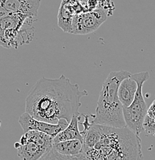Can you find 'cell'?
Listing matches in <instances>:
<instances>
[{"mask_svg":"<svg viewBox=\"0 0 155 160\" xmlns=\"http://www.w3.org/2000/svg\"><path fill=\"white\" fill-rule=\"evenodd\" d=\"M20 140L23 141H30L36 143L38 146L50 151L53 149V137L45 133L40 132L37 131H29L25 132L23 136H22Z\"/></svg>","mask_w":155,"mask_h":160,"instance_id":"4fadbf2b","label":"cell"},{"mask_svg":"<svg viewBox=\"0 0 155 160\" xmlns=\"http://www.w3.org/2000/svg\"><path fill=\"white\" fill-rule=\"evenodd\" d=\"M0 127H1V120H0Z\"/></svg>","mask_w":155,"mask_h":160,"instance_id":"e0dca14e","label":"cell"},{"mask_svg":"<svg viewBox=\"0 0 155 160\" xmlns=\"http://www.w3.org/2000/svg\"><path fill=\"white\" fill-rule=\"evenodd\" d=\"M19 123L25 132L29 131H37L49 135L53 138L66 129L69 124L65 119H60L57 124L45 122L36 119L26 112L19 117Z\"/></svg>","mask_w":155,"mask_h":160,"instance_id":"8992f818","label":"cell"},{"mask_svg":"<svg viewBox=\"0 0 155 160\" xmlns=\"http://www.w3.org/2000/svg\"><path fill=\"white\" fill-rule=\"evenodd\" d=\"M80 119V114L73 116L70 122L68 124L67 127L53 138V143L75 139L80 140V141L83 142V136H84V134H83V132L80 131L79 126H78Z\"/></svg>","mask_w":155,"mask_h":160,"instance_id":"30bf717a","label":"cell"},{"mask_svg":"<svg viewBox=\"0 0 155 160\" xmlns=\"http://www.w3.org/2000/svg\"><path fill=\"white\" fill-rule=\"evenodd\" d=\"M131 77L137 84L136 94L134 101L128 107H123V115L126 127L139 136L143 131V122L147 112V106L143 96V86L144 83L150 78L148 72L131 74Z\"/></svg>","mask_w":155,"mask_h":160,"instance_id":"277c9868","label":"cell"},{"mask_svg":"<svg viewBox=\"0 0 155 160\" xmlns=\"http://www.w3.org/2000/svg\"><path fill=\"white\" fill-rule=\"evenodd\" d=\"M147 115L149 117L153 118V119H155V100L151 103V106L147 109Z\"/></svg>","mask_w":155,"mask_h":160,"instance_id":"2e32d148","label":"cell"},{"mask_svg":"<svg viewBox=\"0 0 155 160\" xmlns=\"http://www.w3.org/2000/svg\"><path fill=\"white\" fill-rule=\"evenodd\" d=\"M107 16L108 13L102 9L75 14L70 33L75 35H87L93 32L106 21Z\"/></svg>","mask_w":155,"mask_h":160,"instance_id":"5b68a950","label":"cell"},{"mask_svg":"<svg viewBox=\"0 0 155 160\" xmlns=\"http://www.w3.org/2000/svg\"><path fill=\"white\" fill-rule=\"evenodd\" d=\"M53 149L66 156H76L83 153V142L80 140H68L53 143Z\"/></svg>","mask_w":155,"mask_h":160,"instance_id":"8fae6325","label":"cell"},{"mask_svg":"<svg viewBox=\"0 0 155 160\" xmlns=\"http://www.w3.org/2000/svg\"><path fill=\"white\" fill-rule=\"evenodd\" d=\"M87 91L80 89L64 75L57 79L38 80L26 99V112L39 121L57 124L60 119L70 122L78 115L81 99Z\"/></svg>","mask_w":155,"mask_h":160,"instance_id":"6da1fadb","label":"cell"},{"mask_svg":"<svg viewBox=\"0 0 155 160\" xmlns=\"http://www.w3.org/2000/svg\"><path fill=\"white\" fill-rule=\"evenodd\" d=\"M137 84L136 81L131 76L123 80L118 88V99L121 102L124 108L131 106L134 101L135 94H136Z\"/></svg>","mask_w":155,"mask_h":160,"instance_id":"9c48e42d","label":"cell"},{"mask_svg":"<svg viewBox=\"0 0 155 160\" xmlns=\"http://www.w3.org/2000/svg\"><path fill=\"white\" fill-rule=\"evenodd\" d=\"M83 132V154L89 160H143L141 138L127 127L90 123Z\"/></svg>","mask_w":155,"mask_h":160,"instance_id":"7a4b0ae2","label":"cell"},{"mask_svg":"<svg viewBox=\"0 0 155 160\" xmlns=\"http://www.w3.org/2000/svg\"><path fill=\"white\" fill-rule=\"evenodd\" d=\"M73 6L67 0H63L58 13V26L64 32L70 33L73 16Z\"/></svg>","mask_w":155,"mask_h":160,"instance_id":"7c38bea8","label":"cell"},{"mask_svg":"<svg viewBox=\"0 0 155 160\" xmlns=\"http://www.w3.org/2000/svg\"><path fill=\"white\" fill-rule=\"evenodd\" d=\"M131 75L130 72L125 70L109 73L100 92L95 114L91 115L93 117L91 124L114 128L126 127L123 106L118 99L117 92L121 82Z\"/></svg>","mask_w":155,"mask_h":160,"instance_id":"3957f363","label":"cell"},{"mask_svg":"<svg viewBox=\"0 0 155 160\" xmlns=\"http://www.w3.org/2000/svg\"><path fill=\"white\" fill-rule=\"evenodd\" d=\"M143 129L148 136H155V119L149 117L147 115L143 122Z\"/></svg>","mask_w":155,"mask_h":160,"instance_id":"9a60e30c","label":"cell"},{"mask_svg":"<svg viewBox=\"0 0 155 160\" xmlns=\"http://www.w3.org/2000/svg\"><path fill=\"white\" fill-rule=\"evenodd\" d=\"M39 160H89L83 153L76 156H66L59 154L52 149L49 152L43 156Z\"/></svg>","mask_w":155,"mask_h":160,"instance_id":"5bb4252c","label":"cell"},{"mask_svg":"<svg viewBox=\"0 0 155 160\" xmlns=\"http://www.w3.org/2000/svg\"><path fill=\"white\" fill-rule=\"evenodd\" d=\"M41 0H0V6L13 14L26 15L36 18Z\"/></svg>","mask_w":155,"mask_h":160,"instance_id":"52a82bcc","label":"cell"},{"mask_svg":"<svg viewBox=\"0 0 155 160\" xmlns=\"http://www.w3.org/2000/svg\"><path fill=\"white\" fill-rule=\"evenodd\" d=\"M14 146L21 160H39L49 152L30 141L19 140V142L15 143Z\"/></svg>","mask_w":155,"mask_h":160,"instance_id":"ba28073f","label":"cell"}]
</instances>
